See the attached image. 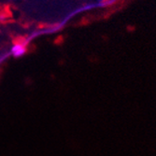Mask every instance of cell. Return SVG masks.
I'll return each mask as SVG.
<instances>
[{
    "label": "cell",
    "instance_id": "obj_1",
    "mask_svg": "<svg viewBox=\"0 0 156 156\" xmlns=\"http://www.w3.org/2000/svg\"><path fill=\"white\" fill-rule=\"evenodd\" d=\"M11 53L15 57H20L25 53V47L23 44H15L11 48Z\"/></svg>",
    "mask_w": 156,
    "mask_h": 156
},
{
    "label": "cell",
    "instance_id": "obj_2",
    "mask_svg": "<svg viewBox=\"0 0 156 156\" xmlns=\"http://www.w3.org/2000/svg\"><path fill=\"white\" fill-rule=\"evenodd\" d=\"M98 1H103V0H98Z\"/></svg>",
    "mask_w": 156,
    "mask_h": 156
}]
</instances>
